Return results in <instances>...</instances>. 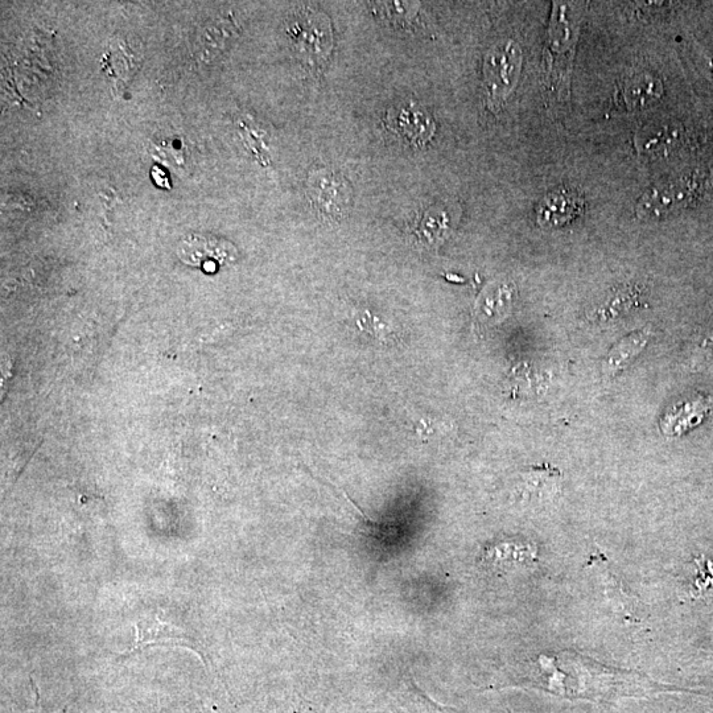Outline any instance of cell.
Masks as SVG:
<instances>
[{"label":"cell","instance_id":"4fadbf2b","mask_svg":"<svg viewBox=\"0 0 713 713\" xmlns=\"http://www.w3.org/2000/svg\"><path fill=\"white\" fill-rule=\"evenodd\" d=\"M136 641L131 650L123 655H134L139 653L148 646L155 645H166V641H184L187 640V636L184 633L176 632V629L170 628V626L163 624L158 618H142L136 622Z\"/></svg>","mask_w":713,"mask_h":713},{"label":"cell","instance_id":"2e32d148","mask_svg":"<svg viewBox=\"0 0 713 713\" xmlns=\"http://www.w3.org/2000/svg\"><path fill=\"white\" fill-rule=\"evenodd\" d=\"M560 473L551 467L534 468L525 476L526 492L531 497H550L558 492Z\"/></svg>","mask_w":713,"mask_h":713},{"label":"cell","instance_id":"ba28073f","mask_svg":"<svg viewBox=\"0 0 713 713\" xmlns=\"http://www.w3.org/2000/svg\"><path fill=\"white\" fill-rule=\"evenodd\" d=\"M682 135V127L677 123L653 122L638 131L634 142L641 155L663 156L677 150Z\"/></svg>","mask_w":713,"mask_h":713},{"label":"cell","instance_id":"5bb4252c","mask_svg":"<svg viewBox=\"0 0 713 713\" xmlns=\"http://www.w3.org/2000/svg\"><path fill=\"white\" fill-rule=\"evenodd\" d=\"M537 556V547L529 543L502 542L497 546L489 547L484 554V560L504 570L506 567L535 560Z\"/></svg>","mask_w":713,"mask_h":713},{"label":"cell","instance_id":"5b68a950","mask_svg":"<svg viewBox=\"0 0 713 713\" xmlns=\"http://www.w3.org/2000/svg\"><path fill=\"white\" fill-rule=\"evenodd\" d=\"M584 200L574 189L560 188L548 193L537 208V222L544 229L562 228L579 217Z\"/></svg>","mask_w":713,"mask_h":713},{"label":"cell","instance_id":"52a82bcc","mask_svg":"<svg viewBox=\"0 0 713 713\" xmlns=\"http://www.w3.org/2000/svg\"><path fill=\"white\" fill-rule=\"evenodd\" d=\"M309 197L312 204L325 214H339L349 201V188L335 173H315L309 180Z\"/></svg>","mask_w":713,"mask_h":713},{"label":"cell","instance_id":"3957f363","mask_svg":"<svg viewBox=\"0 0 713 713\" xmlns=\"http://www.w3.org/2000/svg\"><path fill=\"white\" fill-rule=\"evenodd\" d=\"M386 129L414 147L426 146L435 135L432 115L415 101L398 103L386 113Z\"/></svg>","mask_w":713,"mask_h":713},{"label":"cell","instance_id":"6da1fadb","mask_svg":"<svg viewBox=\"0 0 713 713\" xmlns=\"http://www.w3.org/2000/svg\"><path fill=\"white\" fill-rule=\"evenodd\" d=\"M706 183L707 173L700 170L684 172L674 179L663 181L638 201V217L659 220L682 212L702 195Z\"/></svg>","mask_w":713,"mask_h":713},{"label":"cell","instance_id":"ac0fdd59","mask_svg":"<svg viewBox=\"0 0 713 713\" xmlns=\"http://www.w3.org/2000/svg\"><path fill=\"white\" fill-rule=\"evenodd\" d=\"M710 68H711V73L713 74V57H711Z\"/></svg>","mask_w":713,"mask_h":713},{"label":"cell","instance_id":"9a60e30c","mask_svg":"<svg viewBox=\"0 0 713 713\" xmlns=\"http://www.w3.org/2000/svg\"><path fill=\"white\" fill-rule=\"evenodd\" d=\"M649 337L650 333L647 332V329H642V331L634 332L618 342L608 354L605 372L614 374L628 366L645 348Z\"/></svg>","mask_w":713,"mask_h":713},{"label":"cell","instance_id":"8992f818","mask_svg":"<svg viewBox=\"0 0 713 713\" xmlns=\"http://www.w3.org/2000/svg\"><path fill=\"white\" fill-rule=\"evenodd\" d=\"M587 571H591L597 587L603 589L601 592L614 611L621 613L624 617H633L638 613L637 608L640 607V603L634 599V596L629 595L622 580L618 578L616 572L611 570V564L607 562V559L603 556L592 558Z\"/></svg>","mask_w":713,"mask_h":713},{"label":"cell","instance_id":"7c38bea8","mask_svg":"<svg viewBox=\"0 0 713 713\" xmlns=\"http://www.w3.org/2000/svg\"><path fill=\"white\" fill-rule=\"evenodd\" d=\"M453 228L452 210L447 208H431L423 214L414 230L416 238L424 246L442 245Z\"/></svg>","mask_w":713,"mask_h":713},{"label":"cell","instance_id":"e0dca14e","mask_svg":"<svg viewBox=\"0 0 713 713\" xmlns=\"http://www.w3.org/2000/svg\"><path fill=\"white\" fill-rule=\"evenodd\" d=\"M702 562L703 566L700 560H696L699 567V576L695 581L696 597L704 595L708 589L713 587V563L708 559H704Z\"/></svg>","mask_w":713,"mask_h":713},{"label":"cell","instance_id":"7a4b0ae2","mask_svg":"<svg viewBox=\"0 0 713 713\" xmlns=\"http://www.w3.org/2000/svg\"><path fill=\"white\" fill-rule=\"evenodd\" d=\"M522 69V51L514 40H501L486 53L484 86L493 109L500 107L518 84Z\"/></svg>","mask_w":713,"mask_h":713},{"label":"cell","instance_id":"277c9868","mask_svg":"<svg viewBox=\"0 0 713 713\" xmlns=\"http://www.w3.org/2000/svg\"><path fill=\"white\" fill-rule=\"evenodd\" d=\"M177 254L187 265L203 267L205 271L229 265L238 257L236 247L232 243L200 234L185 237L177 247Z\"/></svg>","mask_w":713,"mask_h":713},{"label":"cell","instance_id":"9c48e42d","mask_svg":"<svg viewBox=\"0 0 713 713\" xmlns=\"http://www.w3.org/2000/svg\"><path fill=\"white\" fill-rule=\"evenodd\" d=\"M291 34L296 36V43L302 47V51L304 49V52L317 59H323L331 51V28L323 15H311L307 20H300Z\"/></svg>","mask_w":713,"mask_h":713},{"label":"cell","instance_id":"30bf717a","mask_svg":"<svg viewBox=\"0 0 713 713\" xmlns=\"http://www.w3.org/2000/svg\"><path fill=\"white\" fill-rule=\"evenodd\" d=\"M572 27L574 26H572L571 20L564 37H559L555 27L550 26V40H547V68L551 73L550 78L552 77V73H555L556 76L559 77V88L560 85H563L564 89L567 88L568 81L566 78L568 77V72H570L568 68L571 67V57L576 41V34Z\"/></svg>","mask_w":713,"mask_h":713},{"label":"cell","instance_id":"8fae6325","mask_svg":"<svg viewBox=\"0 0 713 713\" xmlns=\"http://www.w3.org/2000/svg\"><path fill=\"white\" fill-rule=\"evenodd\" d=\"M663 85L659 78L649 73L636 74L625 82L622 101L629 110L641 111L661 100Z\"/></svg>","mask_w":713,"mask_h":713}]
</instances>
